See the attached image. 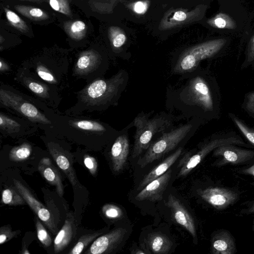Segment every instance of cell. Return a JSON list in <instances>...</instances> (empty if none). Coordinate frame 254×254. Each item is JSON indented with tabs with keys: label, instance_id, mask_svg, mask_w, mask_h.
Here are the masks:
<instances>
[{
	"label": "cell",
	"instance_id": "obj_1",
	"mask_svg": "<svg viewBox=\"0 0 254 254\" xmlns=\"http://www.w3.org/2000/svg\"><path fill=\"white\" fill-rule=\"evenodd\" d=\"M173 120L166 115H158L149 118L145 115L137 116L133 120L135 127L134 143L131 157L135 158L147 150L158 135L171 129Z\"/></svg>",
	"mask_w": 254,
	"mask_h": 254
},
{
	"label": "cell",
	"instance_id": "obj_2",
	"mask_svg": "<svg viewBox=\"0 0 254 254\" xmlns=\"http://www.w3.org/2000/svg\"><path fill=\"white\" fill-rule=\"evenodd\" d=\"M126 78L125 72L121 71L110 79L95 80L81 92L80 100L88 106L107 105L121 93Z\"/></svg>",
	"mask_w": 254,
	"mask_h": 254
},
{
	"label": "cell",
	"instance_id": "obj_3",
	"mask_svg": "<svg viewBox=\"0 0 254 254\" xmlns=\"http://www.w3.org/2000/svg\"><path fill=\"white\" fill-rule=\"evenodd\" d=\"M193 124L188 123L164 132L153 141L140 158L137 164L143 168L153 161L163 157L174 150L192 131Z\"/></svg>",
	"mask_w": 254,
	"mask_h": 254
},
{
	"label": "cell",
	"instance_id": "obj_4",
	"mask_svg": "<svg viewBox=\"0 0 254 254\" xmlns=\"http://www.w3.org/2000/svg\"><path fill=\"white\" fill-rule=\"evenodd\" d=\"M226 42L225 39L208 40L192 46L184 51L174 68L177 73L187 72L194 69L199 62L219 52Z\"/></svg>",
	"mask_w": 254,
	"mask_h": 254
},
{
	"label": "cell",
	"instance_id": "obj_5",
	"mask_svg": "<svg viewBox=\"0 0 254 254\" xmlns=\"http://www.w3.org/2000/svg\"><path fill=\"white\" fill-rule=\"evenodd\" d=\"M208 5H197L191 9L171 8L164 13L158 28L161 31L170 30L188 25L201 20L205 15Z\"/></svg>",
	"mask_w": 254,
	"mask_h": 254
},
{
	"label": "cell",
	"instance_id": "obj_6",
	"mask_svg": "<svg viewBox=\"0 0 254 254\" xmlns=\"http://www.w3.org/2000/svg\"><path fill=\"white\" fill-rule=\"evenodd\" d=\"M227 144L246 145L239 137L230 136L211 140L203 145L200 149L191 156L187 154L182 158L179 166L181 168L178 174V177H185L195 168L211 151L222 145Z\"/></svg>",
	"mask_w": 254,
	"mask_h": 254
},
{
	"label": "cell",
	"instance_id": "obj_7",
	"mask_svg": "<svg viewBox=\"0 0 254 254\" xmlns=\"http://www.w3.org/2000/svg\"><path fill=\"white\" fill-rule=\"evenodd\" d=\"M0 101L4 106L16 111L32 121L43 124L51 123L33 104L9 91L0 89Z\"/></svg>",
	"mask_w": 254,
	"mask_h": 254
},
{
	"label": "cell",
	"instance_id": "obj_8",
	"mask_svg": "<svg viewBox=\"0 0 254 254\" xmlns=\"http://www.w3.org/2000/svg\"><path fill=\"white\" fill-rule=\"evenodd\" d=\"M13 181L15 188L26 202L49 229L55 234L57 228L54 218L49 210L33 196L25 186L17 180L13 179Z\"/></svg>",
	"mask_w": 254,
	"mask_h": 254
},
{
	"label": "cell",
	"instance_id": "obj_9",
	"mask_svg": "<svg viewBox=\"0 0 254 254\" xmlns=\"http://www.w3.org/2000/svg\"><path fill=\"white\" fill-rule=\"evenodd\" d=\"M213 155L220 157V160L215 162L214 165L221 166L228 164L245 163L254 157V151L237 147L233 144H227L215 149Z\"/></svg>",
	"mask_w": 254,
	"mask_h": 254
},
{
	"label": "cell",
	"instance_id": "obj_10",
	"mask_svg": "<svg viewBox=\"0 0 254 254\" xmlns=\"http://www.w3.org/2000/svg\"><path fill=\"white\" fill-rule=\"evenodd\" d=\"M200 197L217 209H223L233 204L238 199V194L230 190L219 187H208L201 190Z\"/></svg>",
	"mask_w": 254,
	"mask_h": 254
},
{
	"label": "cell",
	"instance_id": "obj_11",
	"mask_svg": "<svg viewBox=\"0 0 254 254\" xmlns=\"http://www.w3.org/2000/svg\"><path fill=\"white\" fill-rule=\"evenodd\" d=\"M189 95L192 102L205 111L213 109V102L210 88L206 81L198 76L193 78L189 87Z\"/></svg>",
	"mask_w": 254,
	"mask_h": 254
},
{
	"label": "cell",
	"instance_id": "obj_12",
	"mask_svg": "<svg viewBox=\"0 0 254 254\" xmlns=\"http://www.w3.org/2000/svg\"><path fill=\"white\" fill-rule=\"evenodd\" d=\"M126 229L118 228L97 238L85 252L87 254H107L111 252L122 242Z\"/></svg>",
	"mask_w": 254,
	"mask_h": 254
},
{
	"label": "cell",
	"instance_id": "obj_13",
	"mask_svg": "<svg viewBox=\"0 0 254 254\" xmlns=\"http://www.w3.org/2000/svg\"><path fill=\"white\" fill-rule=\"evenodd\" d=\"M165 204L170 208L175 221L185 228L193 237L196 238V228L194 220L180 201L170 194Z\"/></svg>",
	"mask_w": 254,
	"mask_h": 254
},
{
	"label": "cell",
	"instance_id": "obj_14",
	"mask_svg": "<svg viewBox=\"0 0 254 254\" xmlns=\"http://www.w3.org/2000/svg\"><path fill=\"white\" fill-rule=\"evenodd\" d=\"M172 170L169 169L162 176L146 185L135 196L138 201H156L162 200L164 192L170 180Z\"/></svg>",
	"mask_w": 254,
	"mask_h": 254
},
{
	"label": "cell",
	"instance_id": "obj_15",
	"mask_svg": "<svg viewBox=\"0 0 254 254\" xmlns=\"http://www.w3.org/2000/svg\"><path fill=\"white\" fill-rule=\"evenodd\" d=\"M48 148L54 161L64 173L73 187L79 186L76 174L72 165L70 155L60 146L54 143H49Z\"/></svg>",
	"mask_w": 254,
	"mask_h": 254
},
{
	"label": "cell",
	"instance_id": "obj_16",
	"mask_svg": "<svg viewBox=\"0 0 254 254\" xmlns=\"http://www.w3.org/2000/svg\"><path fill=\"white\" fill-rule=\"evenodd\" d=\"M129 143L127 135L123 133L114 141L111 149V158L115 172H120L124 168L129 154Z\"/></svg>",
	"mask_w": 254,
	"mask_h": 254
},
{
	"label": "cell",
	"instance_id": "obj_17",
	"mask_svg": "<svg viewBox=\"0 0 254 254\" xmlns=\"http://www.w3.org/2000/svg\"><path fill=\"white\" fill-rule=\"evenodd\" d=\"M211 250L213 254H234L237 252L233 236L225 230H219L213 235Z\"/></svg>",
	"mask_w": 254,
	"mask_h": 254
},
{
	"label": "cell",
	"instance_id": "obj_18",
	"mask_svg": "<svg viewBox=\"0 0 254 254\" xmlns=\"http://www.w3.org/2000/svg\"><path fill=\"white\" fill-rule=\"evenodd\" d=\"M38 169L39 172L51 185L54 186L57 193L62 197L64 193V186L61 174L57 168L48 157L43 158L39 163Z\"/></svg>",
	"mask_w": 254,
	"mask_h": 254
},
{
	"label": "cell",
	"instance_id": "obj_19",
	"mask_svg": "<svg viewBox=\"0 0 254 254\" xmlns=\"http://www.w3.org/2000/svg\"><path fill=\"white\" fill-rule=\"evenodd\" d=\"M182 151L183 147L178 148L174 152L151 170L140 182L137 190L143 189L150 182L165 173L177 160Z\"/></svg>",
	"mask_w": 254,
	"mask_h": 254
},
{
	"label": "cell",
	"instance_id": "obj_20",
	"mask_svg": "<svg viewBox=\"0 0 254 254\" xmlns=\"http://www.w3.org/2000/svg\"><path fill=\"white\" fill-rule=\"evenodd\" d=\"M101 61L99 53L93 50H87L81 53L75 64V72L83 74L94 69Z\"/></svg>",
	"mask_w": 254,
	"mask_h": 254
},
{
	"label": "cell",
	"instance_id": "obj_21",
	"mask_svg": "<svg viewBox=\"0 0 254 254\" xmlns=\"http://www.w3.org/2000/svg\"><path fill=\"white\" fill-rule=\"evenodd\" d=\"M74 226L72 218L67 217L54 240V248L55 254L62 252L70 243L74 235Z\"/></svg>",
	"mask_w": 254,
	"mask_h": 254
},
{
	"label": "cell",
	"instance_id": "obj_22",
	"mask_svg": "<svg viewBox=\"0 0 254 254\" xmlns=\"http://www.w3.org/2000/svg\"><path fill=\"white\" fill-rule=\"evenodd\" d=\"M146 241L150 250L156 254H168L173 245L170 239L160 232L149 234Z\"/></svg>",
	"mask_w": 254,
	"mask_h": 254
},
{
	"label": "cell",
	"instance_id": "obj_23",
	"mask_svg": "<svg viewBox=\"0 0 254 254\" xmlns=\"http://www.w3.org/2000/svg\"><path fill=\"white\" fill-rule=\"evenodd\" d=\"M66 34L72 39L79 41L86 36L87 27L85 23L79 20L67 21L64 24Z\"/></svg>",
	"mask_w": 254,
	"mask_h": 254
},
{
	"label": "cell",
	"instance_id": "obj_24",
	"mask_svg": "<svg viewBox=\"0 0 254 254\" xmlns=\"http://www.w3.org/2000/svg\"><path fill=\"white\" fill-rule=\"evenodd\" d=\"M14 9L20 14L31 20L40 21L49 18V14L40 8L25 5L17 4Z\"/></svg>",
	"mask_w": 254,
	"mask_h": 254
},
{
	"label": "cell",
	"instance_id": "obj_25",
	"mask_svg": "<svg viewBox=\"0 0 254 254\" xmlns=\"http://www.w3.org/2000/svg\"><path fill=\"white\" fill-rule=\"evenodd\" d=\"M210 26L219 29H234L237 27L235 21L227 14L220 12L208 19Z\"/></svg>",
	"mask_w": 254,
	"mask_h": 254
},
{
	"label": "cell",
	"instance_id": "obj_26",
	"mask_svg": "<svg viewBox=\"0 0 254 254\" xmlns=\"http://www.w3.org/2000/svg\"><path fill=\"white\" fill-rule=\"evenodd\" d=\"M32 151L31 145L24 142L20 145L12 148L8 155L9 159L13 162H19L26 160Z\"/></svg>",
	"mask_w": 254,
	"mask_h": 254
},
{
	"label": "cell",
	"instance_id": "obj_27",
	"mask_svg": "<svg viewBox=\"0 0 254 254\" xmlns=\"http://www.w3.org/2000/svg\"><path fill=\"white\" fill-rule=\"evenodd\" d=\"M108 35L111 45L114 49L120 48L127 41L125 31L118 26H110L108 30Z\"/></svg>",
	"mask_w": 254,
	"mask_h": 254
},
{
	"label": "cell",
	"instance_id": "obj_28",
	"mask_svg": "<svg viewBox=\"0 0 254 254\" xmlns=\"http://www.w3.org/2000/svg\"><path fill=\"white\" fill-rule=\"evenodd\" d=\"M2 203L9 205H18L25 204L26 201L18 192L13 189L8 188L4 189L1 193Z\"/></svg>",
	"mask_w": 254,
	"mask_h": 254
},
{
	"label": "cell",
	"instance_id": "obj_29",
	"mask_svg": "<svg viewBox=\"0 0 254 254\" xmlns=\"http://www.w3.org/2000/svg\"><path fill=\"white\" fill-rule=\"evenodd\" d=\"M6 19L9 23L22 33H27L29 29L26 23L16 13L7 7H3Z\"/></svg>",
	"mask_w": 254,
	"mask_h": 254
},
{
	"label": "cell",
	"instance_id": "obj_30",
	"mask_svg": "<svg viewBox=\"0 0 254 254\" xmlns=\"http://www.w3.org/2000/svg\"><path fill=\"white\" fill-rule=\"evenodd\" d=\"M101 234L100 232H95L81 236L76 244L68 253L69 254H79L94 240Z\"/></svg>",
	"mask_w": 254,
	"mask_h": 254
},
{
	"label": "cell",
	"instance_id": "obj_31",
	"mask_svg": "<svg viewBox=\"0 0 254 254\" xmlns=\"http://www.w3.org/2000/svg\"><path fill=\"white\" fill-rule=\"evenodd\" d=\"M128 0H93V7L95 10L102 13H112L115 7L120 2Z\"/></svg>",
	"mask_w": 254,
	"mask_h": 254
},
{
	"label": "cell",
	"instance_id": "obj_32",
	"mask_svg": "<svg viewBox=\"0 0 254 254\" xmlns=\"http://www.w3.org/2000/svg\"><path fill=\"white\" fill-rule=\"evenodd\" d=\"M73 126L84 131L92 132H103L106 129L99 122L89 120H79L73 122Z\"/></svg>",
	"mask_w": 254,
	"mask_h": 254
},
{
	"label": "cell",
	"instance_id": "obj_33",
	"mask_svg": "<svg viewBox=\"0 0 254 254\" xmlns=\"http://www.w3.org/2000/svg\"><path fill=\"white\" fill-rule=\"evenodd\" d=\"M50 6L55 11L71 17L72 14L68 0H47Z\"/></svg>",
	"mask_w": 254,
	"mask_h": 254
},
{
	"label": "cell",
	"instance_id": "obj_34",
	"mask_svg": "<svg viewBox=\"0 0 254 254\" xmlns=\"http://www.w3.org/2000/svg\"><path fill=\"white\" fill-rule=\"evenodd\" d=\"M102 211L104 215L110 219H120L124 215L122 210L117 205L113 204L104 205Z\"/></svg>",
	"mask_w": 254,
	"mask_h": 254
},
{
	"label": "cell",
	"instance_id": "obj_35",
	"mask_svg": "<svg viewBox=\"0 0 254 254\" xmlns=\"http://www.w3.org/2000/svg\"><path fill=\"white\" fill-rule=\"evenodd\" d=\"M35 226L37 235L39 240L44 246L46 247H49L52 243V238L42 224L38 219H36Z\"/></svg>",
	"mask_w": 254,
	"mask_h": 254
},
{
	"label": "cell",
	"instance_id": "obj_36",
	"mask_svg": "<svg viewBox=\"0 0 254 254\" xmlns=\"http://www.w3.org/2000/svg\"><path fill=\"white\" fill-rule=\"evenodd\" d=\"M20 126V125L15 121L7 117L2 113L0 114V129L8 132H13L18 131Z\"/></svg>",
	"mask_w": 254,
	"mask_h": 254
},
{
	"label": "cell",
	"instance_id": "obj_37",
	"mask_svg": "<svg viewBox=\"0 0 254 254\" xmlns=\"http://www.w3.org/2000/svg\"><path fill=\"white\" fill-rule=\"evenodd\" d=\"M234 122L245 137L254 145V130L248 127L239 119L233 118Z\"/></svg>",
	"mask_w": 254,
	"mask_h": 254
},
{
	"label": "cell",
	"instance_id": "obj_38",
	"mask_svg": "<svg viewBox=\"0 0 254 254\" xmlns=\"http://www.w3.org/2000/svg\"><path fill=\"white\" fill-rule=\"evenodd\" d=\"M24 81L28 88L33 93L42 97L48 95L47 88L43 85L28 79H24Z\"/></svg>",
	"mask_w": 254,
	"mask_h": 254
},
{
	"label": "cell",
	"instance_id": "obj_39",
	"mask_svg": "<svg viewBox=\"0 0 254 254\" xmlns=\"http://www.w3.org/2000/svg\"><path fill=\"white\" fill-rule=\"evenodd\" d=\"M149 1L148 0H138L128 4V7L137 14H143L148 9Z\"/></svg>",
	"mask_w": 254,
	"mask_h": 254
},
{
	"label": "cell",
	"instance_id": "obj_40",
	"mask_svg": "<svg viewBox=\"0 0 254 254\" xmlns=\"http://www.w3.org/2000/svg\"><path fill=\"white\" fill-rule=\"evenodd\" d=\"M17 233L12 231L8 226H3L0 228V244H3L15 237Z\"/></svg>",
	"mask_w": 254,
	"mask_h": 254
},
{
	"label": "cell",
	"instance_id": "obj_41",
	"mask_svg": "<svg viewBox=\"0 0 254 254\" xmlns=\"http://www.w3.org/2000/svg\"><path fill=\"white\" fill-rule=\"evenodd\" d=\"M36 72L43 80L52 83H56V80L54 76L45 66L41 65L38 66Z\"/></svg>",
	"mask_w": 254,
	"mask_h": 254
},
{
	"label": "cell",
	"instance_id": "obj_42",
	"mask_svg": "<svg viewBox=\"0 0 254 254\" xmlns=\"http://www.w3.org/2000/svg\"><path fill=\"white\" fill-rule=\"evenodd\" d=\"M84 164L92 175H96L98 165L95 158L89 155H85L84 157Z\"/></svg>",
	"mask_w": 254,
	"mask_h": 254
},
{
	"label": "cell",
	"instance_id": "obj_43",
	"mask_svg": "<svg viewBox=\"0 0 254 254\" xmlns=\"http://www.w3.org/2000/svg\"><path fill=\"white\" fill-rule=\"evenodd\" d=\"M254 61V34L251 38L248 48L247 62H252Z\"/></svg>",
	"mask_w": 254,
	"mask_h": 254
},
{
	"label": "cell",
	"instance_id": "obj_44",
	"mask_svg": "<svg viewBox=\"0 0 254 254\" xmlns=\"http://www.w3.org/2000/svg\"><path fill=\"white\" fill-rule=\"evenodd\" d=\"M246 107L249 112L254 114V91L248 95Z\"/></svg>",
	"mask_w": 254,
	"mask_h": 254
},
{
	"label": "cell",
	"instance_id": "obj_45",
	"mask_svg": "<svg viewBox=\"0 0 254 254\" xmlns=\"http://www.w3.org/2000/svg\"><path fill=\"white\" fill-rule=\"evenodd\" d=\"M242 172L245 174L251 175L254 177V164L251 167L243 170Z\"/></svg>",
	"mask_w": 254,
	"mask_h": 254
},
{
	"label": "cell",
	"instance_id": "obj_46",
	"mask_svg": "<svg viewBox=\"0 0 254 254\" xmlns=\"http://www.w3.org/2000/svg\"><path fill=\"white\" fill-rule=\"evenodd\" d=\"M8 64L3 61L2 60L0 61V71H5L8 70Z\"/></svg>",
	"mask_w": 254,
	"mask_h": 254
},
{
	"label": "cell",
	"instance_id": "obj_47",
	"mask_svg": "<svg viewBox=\"0 0 254 254\" xmlns=\"http://www.w3.org/2000/svg\"><path fill=\"white\" fill-rule=\"evenodd\" d=\"M245 211L247 214L254 213V202Z\"/></svg>",
	"mask_w": 254,
	"mask_h": 254
},
{
	"label": "cell",
	"instance_id": "obj_48",
	"mask_svg": "<svg viewBox=\"0 0 254 254\" xmlns=\"http://www.w3.org/2000/svg\"><path fill=\"white\" fill-rule=\"evenodd\" d=\"M21 253L23 254H29L30 252L26 249H24L22 250Z\"/></svg>",
	"mask_w": 254,
	"mask_h": 254
},
{
	"label": "cell",
	"instance_id": "obj_49",
	"mask_svg": "<svg viewBox=\"0 0 254 254\" xmlns=\"http://www.w3.org/2000/svg\"><path fill=\"white\" fill-rule=\"evenodd\" d=\"M21 1H32V0H19Z\"/></svg>",
	"mask_w": 254,
	"mask_h": 254
},
{
	"label": "cell",
	"instance_id": "obj_50",
	"mask_svg": "<svg viewBox=\"0 0 254 254\" xmlns=\"http://www.w3.org/2000/svg\"><path fill=\"white\" fill-rule=\"evenodd\" d=\"M253 230L254 231V225H253Z\"/></svg>",
	"mask_w": 254,
	"mask_h": 254
}]
</instances>
